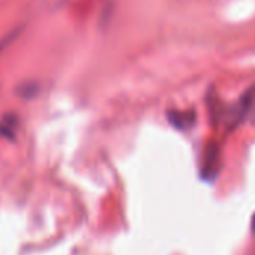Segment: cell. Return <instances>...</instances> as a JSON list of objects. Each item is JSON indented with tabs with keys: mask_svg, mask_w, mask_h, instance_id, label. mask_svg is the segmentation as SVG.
I'll use <instances>...</instances> for the list:
<instances>
[{
	"mask_svg": "<svg viewBox=\"0 0 255 255\" xmlns=\"http://www.w3.org/2000/svg\"><path fill=\"white\" fill-rule=\"evenodd\" d=\"M233 112L235 123H244L255 118V82L241 96Z\"/></svg>",
	"mask_w": 255,
	"mask_h": 255,
	"instance_id": "obj_1",
	"label": "cell"
},
{
	"mask_svg": "<svg viewBox=\"0 0 255 255\" xmlns=\"http://www.w3.org/2000/svg\"><path fill=\"white\" fill-rule=\"evenodd\" d=\"M19 31H21V28H15V30H12V31H9L6 36H3L1 39H0V52L4 49V48H7L16 37H18V34H19Z\"/></svg>",
	"mask_w": 255,
	"mask_h": 255,
	"instance_id": "obj_3",
	"label": "cell"
},
{
	"mask_svg": "<svg viewBox=\"0 0 255 255\" xmlns=\"http://www.w3.org/2000/svg\"><path fill=\"white\" fill-rule=\"evenodd\" d=\"M13 130H15V121H12L9 118H4L3 123L0 124V134H3L6 137H12Z\"/></svg>",
	"mask_w": 255,
	"mask_h": 255,
	"instance_id": "obj_4",
	"label": "cell"
},
{
	"mask_svg": "<svg viewBox=\"0 0 255 255\" xmlns=\"http://www.w3.org/2000/svg\"><path fill=\"white\" fill-rule=\"evenodd\" d=\"M170 121H172V124H175L179 128H187V127H190L194 123V117L188 115L185 112L184 114L173 112V114H170Z\"/></svg>",
	"mask_w": 255,
	"mask_h": 255,
	"instance_id": "obj_2",
	"label": "cell"
}]
</instances>
